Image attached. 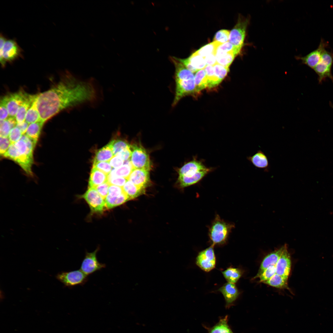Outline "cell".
Returning <instances> with one entry per match:
<instances>
[{"instance_id":"obj_1","label":"cell","mask_w":333,"mask_h":333,"mask_svg":"<svg viewBox=\"0 0 333 333\" xmlns=\"http://www.w3.org/2000/svg\"><path fill=\"white\" fill-rule=\"evenodd\" d=\"M98 94L92 80H82L67 72L54 86L37 94L36 104L41 120L45 122L62 110L93 103Z\"/></svg>"},{"instance_id":"obj_2","label":"cell","mask_w":333,"mask_h":333,"mask_svg":"<svg viewBox=\"0 0 333 333\" xmlns=\"http://www.w3.org/2000/svg\"><path fill=\"white\" fill-rule=\"evenodd\" d=\"M171 61L175 67V94L172 106H175L183 97L196 94L194 76L193 73L188 70L175 57H170Z\"/></svg>"},{"instance_id":"obj_3","label":"cell","mask_w":333,"mask_h":333,"mask_svg":"<svg viewBox=\"0 0 333 333\" xmlns=\"http://www.w3.org/2000/svg\"><path fill=\"white\" fill-rule=\"evenodd\" d=\"M214 169V168L207 167L202 160L198 159L195 156L179 169V186L183 188L196 184Z\"/></svg>"},{"instance_id":"obj_4","label":"cell","mask_w":333,"mask_h":333,"mask_svg":"<svg viewBox=\"0 0 333 333\" xmlns=\"http://www.w3.org/2000/svg\"><path fill=\"white\" fill-rule=\"evenodd\" d=\"M36 142L25 134L14 143L17 151V156L14 161L30 176H33L32 167L33 163V151Z\"/></svg>"},{"instance_id":"obj_5","label":"cell","mask_w":333,"mask_h":333,"mask_svg":"<svg viewBox=\"0 0 333 333\" xmlns=\"http://www.w3.org/2000/svg\"><path fill=\"white\" fill-rule=\"evenodd\" d=\"M234 227V224L225 221L216 215L208 230V236L211 245L214 246L225 244Z\"/></svg>"},{"instance_id":"obj_6","label":"cell","mask_w":333,"mask_h":333,"mask_svg":"<svg viewBox=\"0 0 333 333\" xmlns=\"http://www.w3.org/2000/svg\"><path fill=\"white\" fill-rule=\"evenodd\" d=\"M0 62L3 67L6 62H12L23 58V50L15 39H7L2 34H0Z\"/></svg>"},{"instance_id":"obj_7","label":"cell","mask_w":333,"mask_h":333,"mask_svg":"<svg viewBox=\"0 0 333 333\" xmlns=\"http://www.w3.org/2000/svg\"><path fill=\"white\" fill-rule=\"evenodd\" d=\"M249 20V18H245L240 15L236 24L230 33L229 41L240 50L244 44Z\"/></svg>"},{"instance_id":"obj_8","label":"cell","mask_w":333,"mask_h":333,"mask_svg":"<svg viewBox=\"0 0 333 333\" xmlns=\"http://www.w3.org/2000/svg\"><path fill=\"white\" fill-rule=\"evenodd\" d=\"M333 64V53L325 49L320 61L313 69L318 76L319 83H321L327 78L333 81V76L331 72Z\"/></svg>"},{"instance_id":"obj_9","label":"cell","mask_w":333,"mask_h":333,"mask_svg":"<svg viewBox=\"0 0 333 333\" xmlns=\"http://www.w3.org/2000/svg\"><path fill=\"white\" fill-rule=\"evenodd\" d=\"M132 149L130 160L134 168L149 171L151 168L149 156L145 149L141 145H131Z\"/></svg>"},{"instance_id":"obj_10","label":"cell","mask_w":333,"mask_h":333,"mask_svg":"<svg viewBox=\"0 0 333 333\" xmlns=\"http://www.w3.org/2000/svg\"><path fill=\"white\" fill-rule=\"evenodd\" d=\"M29 95L24 91H19L2 97L1 100L6 104L10 117H15L19 108Z\"/></svg>"},{"instance_id":"obj_11","label":"cell","mask_w":333,"mask_h":333,"mask_svg":"<svg viewBox=\"0 0 333 333\" xmlns=\"http://www.w3.org/2000/svg\"><path fill=\"white\" fill-rule=\"evenodd\" d=\"M87 275L80 269L58 273L56 278L65 286H74L84 284L88 280Z\"/></svg>"},{"instance_id":"obj_12","label":"cell","mask_w":333,"mask_h":333,"mask_svg":"<svg viewBox=\"0 0 333 333\" xmlns=\"http://www.w3.org/2000/svg\"><path fill=\"white\" fill-rule=\"evenodd\" d=\"M214 246L211 245L206 249L200 252L196 259L197 265L203 270L209 272L214 269L216 264V258L214 250Z\"/></svg>"},{"instance_id":"obj_13","label":"cell","mask_w":333,"mask_h":333,"mask_svg":"<svg viewBox=\"0 0 333 333\" xmlns=\"http://www.w3.org/2000/svg\"><path fill=\"white\" fill-rule=\"evenodd\" d=\"M99 249L98 247L93 252L85 253L80 269L87 276L105 267V264L100 263L97 260V255Z\"/></svg>"},{"instance_id":"obj_14","label":"cell","mask_w":333,"mask_h":333,"mask_svg":"<svg viewBox=\"0 0 333 333\" xmlns=\"http://www.w3.org/2000/svg\"><path fill=\"white\" fill-rule=\"evenodd\" d=\"M81 197L87 202L93 212L101 213L106 207L104 199L100 195L95 188L89 187Z\"/></svg>"},{"instance_id":"obj_15","label":"cell","mask_w":333,"mask_h":333,"mask_svg":"<svg viewBox=\"0 0 333 333\" xmlns=\"http://www.w3.org/2000/svg\"><path fill=\"white\" fill-rule=\"evenodd\" d=\"M328 43L321 39L318 47L306 55L298 57L302 63L313 69L320 61L323 52L327 47Z\"/></svg>"},{"instance_id":"obj_16","label":"cell","mask_w":333,"mask_h":333,"mask_svg":"<svg viewBox=\"0 0 333 333\" xmlns=\"http://www.w3.org/2000/svg\"><path fill=\"white\" fill-rule=\"evenodd\" d=\"M291 267L290 256L288 250L287 245L285 244L284 250L276 265V273L288 278Z\"/></svg>"},{"instance_id":"obj_17","label":"cell","mask_w":333,"mask_h":333,"mask_svg":"<svg viewBox=\"0 0 333 333\" xmlns=\"http://www.w3.org/2000/svg\"><path fill=\"white\" fill-rule=\"evenodd\" d=\"M128 180L137 186L145 189L150 183L149 171L133 168Z\"/></svg>"},{"instance_id":"obj_18","label":"cell","mask_w":333,"mask_h":333,"mask_svg":"<svg viewBox=\"0 0 333 333\" xmlns=\"http://www.w3.org/2000/svg\"><path fill=\"white\" fill-rule=\"evenodd\" d=\"M178 58L186 68L193 73L204 69L207 65L204 57L193 53L186 59Z\"/></svg>"},{"instance_id":"obj_19","label":"cell","mask_w":333,"mask_h":333,"mask_svg":"<svg viewBox=\"0 0 333 333\" xmlns=\"http://www.w3.org/2000/svg\"><path fill=\"white\" fill-rule=\"evenodd\" d=\"M223 295L225 302L226 307L228 308L232 305L239 294V291L235 284L227 282L219 289Z\"/></svg>"},{"instance_id":"obj_20","label":"cell","mask_w":333,"mask_h":333,"mask_svg":"<svg viewBox=\"0 0 333 333\" xmlns=\"http://www.w3.org/2000/svg\"><path fill=\"white\" fill-rule=\"evenodd\" d=\"M285 247V245L267 255L261 263L258 272L254 278H258L261 273L268 267L276 265Z\"/></svg>"},{"instance_id":"obj_21","label":"cell","mask_w":333,"mask_h":333,"mask_svg":"<svg viewBox=\"0 0 333 333\" xmlns=\"http://www.w3.org/2000/svg\"><path fill=\"white\" fill-rule=\"evenodd\" d=\"M247 159L255 167L269 172L270 165L268 157L261 150H258L253 155L248 157Z\"/></svg>"},{"instance_id":"obj_22","label":"cell","mask_w":333,"mask_h":333,"mask_svg":"<svg viewBox=\"0 0 333 333\" xmlns=\"http://www.w3.org/2000/svg\"><path fill=\"white\" fill-rule=\"evenodd\" d=\"M108 175L101 171L92 167L88 182L89 187L96 188L108 182Z\"/></svg>"},{"instance_id":"obj_23","label":"cell","mask_w":333,"mask_h":333,"mask_svg":"<svg viewBox=\"0 0 333 333\" xmlns=\"http://www.w3.org/2000/svg\"><path fill=\"white\" fill-rule=\"evenodd\" d=\"M37 96V94H30L20 106L15 117L17 124L23 123L25 121L27 111L35 100Z\"/></svg>"},{"instance_id":"obj_24","label":"cell","mask_w":333,"mask_h":333,"mask_svg":"<svg viewBox=\"0 0 333 333\" xmlns=\"http://www.w3.org/2000/svg\"><path fill=\"white\" fill-rule=\"evenodd\" d=\"M125 161L123 165L117 169L112 170L108 175V176L122 177L128 179L134 168L131 164L130 159Z\"/></svg>"},{"instance_id":"obj_25","label":"cell","mask_w":333,"mask_h":333,"mask_svg":"<svg viewBox=\"0 0 333 333\" xmlns=\"http://www.w3.org/2000/svg\"><path fill=\"white\" fill-rule=\"evenodd\" d=\"M122 188L130 200L135 198L145 192V189L137 186L128 180Z\"/></svg>"},{"instance_id":"obj_26","label":"cell","mask_w":333,"mask_h":333,"mask_svg":"<svg viewBox=\"0 0 333 333\" xmlns=\"http://www.w3.org/2000/svg\"><path fill=\"white\" fill-rule=\"evenodd\" d=\"M196 94L208 88V81L204 69L197 71L194 76Z\"/></svg>"},{"instance_id":"obj_27","label":"cell","mask_w":333,"mask_h":333,"mask_svg":"<svg viewBox=\"0 0 333 333\" xmlns=\"http://www.w3.org/2000/svg\"><path fill=\"white\" fill-rule=\"evenodd\" d=\"M114 155L111 149L107 144L96 152L93 159V163L98 162H108Z\"/></svg>"},{"instance_id":"obj_28","label":"cell","mask_w":333,"mask_h":333,"mask_svg":"<svg viewBox=\"0 0 333 333\" xmlns=\"http://www.w3.org/2000/svg\"><path fill=\"white\" fill-rule=\"evenodd\" d=\"M44 123L40 121L29 124L25 134L37 142Z\"/></svg>"},{"instance_id":"obj_29","label":"cell","mask_w":333,"mask_h":333,"mask_svg":"<svg viewBox=\"0 0 333 333\" xmlns=\"http://www.w3.org/2000/svg\"><path fill=\"white\" fill-rule=\"evenodd\" d=\"M228 316L220 319L218 322L208 330L209 333H233L228 324Z\"/></svg>"},{"instance_id":"obj_30","label":"cell","mask_w":333,"mask_h":333,"mask_svg":"<svg viewBox=\"0 0 333 333\" xmlns=\"http://www.w3.org/2000/svg\"><path fill=\"white\" fill-rule=\"evenodd\" d=\"M288 279V278L276 273L269 279L262 283L278 288L289 290Z\"/></svg>"},{"instance_id":"obj_31","label":"cell","mask_w":333,"mask_h":333,"mask_svg":"<svg viewBox=\"0 0 333 333\" xmlns=\"http://www.w3.org/2000/svg\"><path fill=\"white\" fill-rule=\"evenodd\" d=\"M222 273L228 282L235 284L242 275V271L239 269L232 267L227 268Z\"/></svg>"},{"instance_id":"obj_32","label":"cell","mask_w":333,"mask_h":333,"mask_svg":"<svg viewBox=\"0 0 333 333\" xmlns=\"http://www.w3.org/2000/svg\"><path fill=\"white\" fill-rule=\"evenodd\" d=\"M17 123L14 117H9L6 120H0V137H8L10 131L16 126Z\"/></svg>"},{"instance_id":"obj_33","label":"cell","mask_w":333,"mask_h":333,"mask_svg":"<svg viewBox=\"0 0 333 333\" xmlns=\"http://www.w3.org/2000/svg\"><path fill=\"white\" fill-rule=\"evenodd\" d=\"M130 200L124 192L118 196H112L108 195L105 200L106 207L108 209H110L121 205Z\"/></svg>"},{"instance_id":"obj_34","label":"cell","mask_w":333,"mask_h":333,"mask_svg":"<svg viewBox=\"0 0 333 333\" xmlns=\"http://www.w3.org/2000/svg\"><path fill=\"white\" fill-rule=\"evenodd\" d=\"M221 44L217 42L213 41L203 46L193 54L204 58L212 54L215 55L218 47Z\"/></svg>"},{"instance_id":"obj_35","label":"cell","mask_w":333,"mask_h":333,"mask_svg":"<svg viewBox=\"0 0 333 333\" xmlns=\"http://www.w3.org/2000/svg\"><path fill=\"white\" fill-rule=\"evenodd\" d=\"M36 97L28 110L26 115L25 121L29 124L41 121L36 105Z\"/></svg>"},{"instance_id":"obj_36","label":"cell","mask_w":333,"mask_h":333,"mask_svg":"<svg viewBox=\"0 0 333 333\" xmlns=\"http://www.w3.org/2000/svg\"><path fill=\"white\" fill-rule=\"evenodd\" d=\"M204 70L208 79V88L210 89L217 86L220 83L215 75L213 66L206 65Z\"/></svg>"},{"instance_id":"obj_37","label":"cell","mask_w":333,"mask_h":333,"mask_svg":"<svg viewBox=\"0 0 333 333\" xmlns=\"http://www.w3.org/2000/svg\"><path fill=\"white\" fill-rule=\"evenodd\" d=\"M240 50L228 41L221 44L218 47L215 56L231 52L233 53L237 56L240 52Z\"/></svg>"},{"instance_id":"obj_38","label":"cell","mask_w":333,"mask_h":333,"mask_svg":"<svg viewBox=\"0 0 333 333\" xmlns=\"http://www.w3.org/2000/svg\"><path fill=\"white\" fill-rule=\"evenodd\" d=\"M108 144L111 149L114 155H116L124 149L130 146L126 142L121 139L113 140Z\"/></svg>"},{"instance_id":"obj_39","label":"cell","mask_w":333,"mask_h":333,"mask_svg":"<svg viewBox=\"0 0 333 333\" xmlns=\"http://www.w3.org/2000/svg\"><path fill=\"white\" fill-rule=\"evenodd\" d=\"M217 63L224 67L229 68L236 56L233 53H228L215 56Z\"/></svg>"},{"instance_id":"obj_40","label":"cell","mask_w":333,"mask_h":333,"mask_svg":"<svg viewBox=\"0 0 333 333\" xmlns=\"http://www.w3.org/2000/svg\"><path fill=\"white\" fill-rule=\"evenodd\" d=\"M213 67L215 75L220 83L229 72V68L224 67L217 63Z\"/></svg>"},{"instance_id":"obj_41","label":"cell","mask_w":333,"mask_h":333,"mask_svg":"<svg viewBox=\"0 0 333 333\" xmlns=\"http://www.w3.org/2000/svg\"><path fill=\"white\" fill-rule=\"evenodd\" d=\"M230 31L226 30H221L215 34L213 41H216L223 44L229 41Z\"/></svg>"},{"instance_id":"obj_42","label":"cell","mask_w":333,"mask_h":333,"mask_svg":"<svg viewBox=\"0 0 333 333\" xmlns=\"http://www.w3.org/2000/svg\"><path fill=\"white\" fill-rule=\"evenodd\" d=\"M276 265L271 266L265 269L259 276V282H263L269 279L276 273Z\"/></svg>"},{"instance_id":"obj_43","label":"cell","mask_w":333,"mask_h":333,"mask_svg":"<svg viewBox=\"0 0 333 333\" xmlns=\"http://www.w3.org/2000/svg\"><path fill=\"white\" fill-rule=\"evenodd\" d=\"M92 167L97 169L107 175H109L112 170V167L108 162H98L93 163Z\"/></svg>"},{"instance_id":"obj_44","label":"cell","mask_w":333,"mask_h":333,"mask_svg":"<svg viewBox=\"0 0 333 333\" xmlns=\"http://www.w3.org/2000/svg\"><path fill=\"white\" fill-rule=\"evenodd\" d=\"M23 135L20 130L15 126L10 131L8 138L11 144H14L18 141Z\"/></svg>"},{"instance_id":"obj_45","label":"cell","mask_w":333,"mask_h":333,"mask_svg":"<svg viewBox=\"0 0 333 333\" xmlns=\"http://www.w3.org/2000/svg\"><path fill=\"white\" fill-rule=\"evenodd\" d=\"M128 180L127 179L122 177L108 176V182L110 185L122 187Z\"/></svg>"},{"instance_id":"obj_46","label":"cell","mask_w":333,"mask_h":333,"mask_svg":"<svg viewBox=\"0 0 333 333\" xmlns=\"http://www.w3.org/2000/svg\"><path fill=\"white\" fill-rule=\"evenodd\" d=\"M11 144V143L8 137H0V153L1 155L6 152Z\"/></svg>"},{"instance_id":"obj_47","label":"cell","mask_w":333,"mask_h":333,"mask_svg":"<svg viewBox=\"0 0 333 333\" xmlns=\"http://www.w3.org/2000/svg\"><path fill=\"white\" fill-rule=\"evenodd\" d=\"M110 185L109 183L107 182L97 186L95 188L100 195L105 199L108 195Z\"/></svg>"},{"instance_id":"obj_48","label":"cell","mask_w":333,"mask_h":333,"mask_svg":"<svg viewBox=\"0 0 333 333\" xmlns=\"http://www.w3.org/2000/svg\"><path fill=\"white\" fill-rule=\"evenodd\" d=\"M123 192L122 187L110 185L109 189L108 195L112 196H118Z\"/></svg>"},{"instance_id":"obj_49","label":"cell","mask_w":333,"mask_h":333,"mask_svg":"<svg viewBox=\"0 0 333 333\" xmlns=\"http://www.w3.org/2000/svg\"><path fill=\"white\" fill-rule=\"evenodd\" d=\"M9 113L5 103L2 100L0 101V120H4L9 117Z\"/></svg>"},{"instance_id":"obj_50","label":"cell","mask_w":333,"mask_h":333,"mask_svg":"<svg viewBox=\"0 0 333 333\" xmlns=\"http://www.w3.org/2000/svg\"><path fill=\"white\" fill-rule=\"evenodd\" d=\"M124 161L117 155L114 156L109 161L111 166L114 168H118L121 166L124 163Z\"/></svg>"},{"instance_id":"obj_51","label":"cell","mask_w":333,"mask_h":333,"mask_svg":"<svg viewBox=\"0 0 333 333\" xmlns=\"http://www.w3.org/2000/svg\"><path fill=\"white\" fill-rule=\"evenodd\" d=\"M131 145L130 147L124 149L115 155H117L121 158L124 161L130 159L132 154L131 149Z\"/></svg>"},{"instance_id":"obj_52","label":"cell","mask_w":333,"mask_h":333,"mask_svg":"<svg viewBox=\"0 0 333 333\" xmlns=\"http://www.w3.org/2000/svg\"><path fill=\"white\" fill-rule=\"evenodd\" d=\"M204 59L207 65L214 66L217 63L215 54H212L205 57Z\"/></svg>"},{"instance_id":"obj_53","label":"cell","mask_w":333,"mask_h":333,"mask_svg":"<svg viewBox=\"0 0 333 333\" xmlns=\"http://www.w3.org/2000/svg\"><path fill=\"white\" fill-rule=\"evenodd\" d=\"M29 124L25 121L21 123H17L16 126L20 130L23 135H24L25 134Z\"/></svg>"},{"instance_id":"obj_54","label":"cell","mask_w":333,"mask_h":333,"mask_svg":"<svg viewBox=\"0 0 333 333\" xmlns=\"http://www.w3.org/2000/svg\"><path fill=\"white\" fill-rule=\"evenodd\" d=\"M330 106L333 109V105L331 102L330 103Z\"/></svg>"}]
</instances>
